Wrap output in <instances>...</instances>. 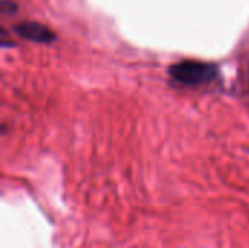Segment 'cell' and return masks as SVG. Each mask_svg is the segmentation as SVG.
Returning <instances> with one entry per match:
<instances>
[{"label":"cell","instance_id":"obj_2","mask_svg":"<svg viewBox=\"0 0 249 248\" xmlns=\"http://www.w3.org/2000/svg\"><path fill=\"white\" fill-rule=\"evenodd\" d=\"M15 32L29 41H35V42H41V44H50L55 39L54 32L47 28L42 23L38 22H20L18 25H15Z\"/></svg>","mask_w":249,"mask_h":248},{"label":"cell","instance_id":"obj_1","mask_svg":"<svg viewBox=\"0 0 249 248\" xmlns=\"http://www.w3.org/2000/svg\"><path fill=\"white\" fill-rule=\"evenodd\" d=\"M217 73L219 70L214 64L197 60H184L172 64L169 69V75L174 80L188 86H197L212 82L217 76Z\"/></svg>","mask_w":249,"mask_h":248}]
</instances>
